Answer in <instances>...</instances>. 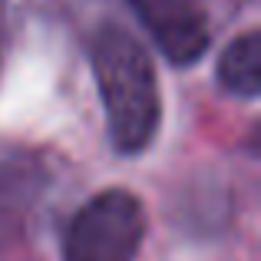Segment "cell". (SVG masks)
Listing matches in <instances>:
<instances>
[{
    "instance_id": "6da1fadb",
    "label": "cell",
    "mask_w": 261,
    "mask_h": 261,
    "mask_svg": "<svg viewBox=\"0 0 261 261\" xmlns=\"http://www.w3.org/2000/svg\"><path fill=\"white\" fill-rule=\"evenodd\" d=\"M93 76L106 109L109 139L122 155H136L152 142L162 119L155 66L136 37L102 27L93 40Z\"/></svg>"
},
{
    "instance_id": "7a4b0ae2",
    "label": "cell",
    "mask_w": 261,
    "mask_h": 261,
    "mask_svg": "<svg viewBox=\"0 0 261 261\" xmlns=\"http://www.w3.org/2000/svg\"><path fill=\"white\" fill-rule=\"evenodd\" d=\"M146 212L126 189H109L93 195L70 218L63 235V261H136Z\"/></svg>"
},
{
    "instance_id": "3957f363",
    "label": "cell",
    "mask_w": 261,
    "mask_h": 261,
    "mask_svg": "<svg viewBox=\"0 0 261 261\" xmlns=\"http://www.w3.org/2000/svg\"><path fill=\"white\" fill-rule=\"evenodd\" d=\"M159 50L172 63L189 66L208 46V20L192 0H129Z\"/></svg>"
},
{
    "instance_id": "277c9868",
    "label": "cell",
    "mask_w": 261,
    "mask_h": 261,
    "mask_svg": "<svg viewBox=\"0 0 261 261\" xmlns=\"http://www.w3.org/2000/svg\"><path fill=\"white\" fill-rule=\"evenodd\" d=\"M218 83L228 93L255 99L261 93V37L258 30L242 33L218 57Z\"/></svg>"
}]
</instances>
